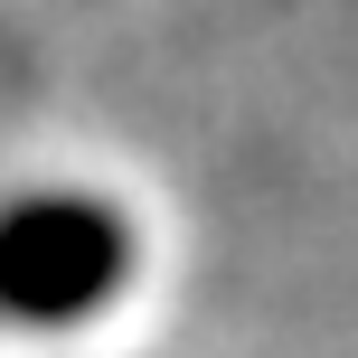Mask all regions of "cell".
I'll use <instances>...</instances> for the list:
<instances>
[{
  "label": "cell",
  "instance_id": "6da1fadb",
  "mask_svg": "<svg viewBox=\"0 0 358 358\" xmlns=\"http://www.w3.org/2000/svg\"><path fill=\"white\" fill-rule=\"evenodd\" d=\"M142 273V227L94 189L0 198V330H85Z\"/></svg>",
  "mask_w": 358,
  "mask_h": 358
}]
</instances>
